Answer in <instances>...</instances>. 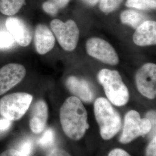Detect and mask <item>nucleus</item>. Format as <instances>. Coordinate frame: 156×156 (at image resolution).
<instances>
[{
	"instance_id": "2",
	"label": "nucleus",
	"mask_w": 156,
	"mask_h": 156,
	"mask_svg": "<svg viewBox=\"0 0 156 156\" xmlns=\"http://www.w3.org/2000/svg\"><path fill=\"white\" fill-rule=\"evenodd\" d=\"M94 114L100 128L101 137L105 140L112 138L122 127L121 117L110 102L100 97L95 101Z\"/></svg>"
},
{
	"instance_id": "20",
	"label": "nucleus",
	"mask_w": 156,
	"mask_h": 156,
	"mask_svg": "<svg viewBox=\"0 0 156 156\" xmlns=\"http://www.w3.org/2000/svg\"><path fill=\"white\" fill-rule=\"evenodd\" d=\"M16 150L23 155L31 156V154L33 151V144L32 141L29 139L23 140L19 145L18 149Z\"/></svg>"
},
{
	"instance_id": "14",
	"label": "nucleus",
	"mask_w": 156,
	"mask_h": 156,
	"mask_svg": "<svg viewBox=\"0 0 156 156\" xmlns=\"http://www.w3.org/2000/svg\"><path fill=\"white\" fill-rule=\"evenodd\" d=\"M48 118V108L44 101H37L33 107L30 120V127L35 134H40L45 129Z\"/></svg>"
},
{
	"instance_id": "9",
	"label": "nucleus",
	"mask_w": 156,
	"mask_h": 156,
	"mask_svg": "<svg viewBox=\"0 0 156 156\" xmlns=\"http://www.w3.org/2000/svg\"><path fill=\"white\" fill-rule=\"evenodd\" d=\"M26 74L25 67L17 63H9L0 68V95L21 82Z\"/></svg>"
},
{
	"instance_id": "15",
	"label": "nucleus",
	"mask_w": 156,
	"mask_h": 156,
	"mask_svg": "<svg viewBox=\"0 0 156 156\" xmlns=\"http://www.w3.org/2000/svg\"><path fill=\"white\" fill-rule=\"evenodd\" d=\"M147 17L143 13L132 9L126 10L121 13L120 20L123 24L136 28L146 20Z\"/></svg>"
},
{
	"instance_id": "25",
	"label": "nucleus",
	"mask_w": 156,
	"mask_h": 156,
	"mask_svg": "<svg viewBox=\"0 0 156 156\" xmlns=\"http://www.w3.org/2000/svg\"><path fill=\"white\" fill-rule=\"evenodd\" d=\"M46 156H71L67 151L60 149H53L47 154Z\"/></svg>"
},
{
	"instance_id": "21",
	"label": "nucleus",
	"mask_w": 156,
	"mask_h": 156,
	"mask_svg": "<svg viewBox=\"0 0 156 156\" xmlns=\"http://www.w3.org/2000/svg\"><path fill=\"white\" fill-rule=\"evenodd\" d=\"M15 40L11 34L6 32L0 33V48H6L11 46Z\"/></svg>"
},
{
	"instance_id": "12",
	"label": "nucleus",
	"mask_w": 156,
	"mask_h": 156,
	"mask_svg": "<svg viewBox=\"0 0 156 156\" xmlns=\"http://www.w3.org/2000/svg\"><path fill=\"white\" fill-rule=\"evenodd\" d=\"M133 41L136 45L146 46L156 45V22L146 20L136 30L133 35Z\"/></svg>"
},
{
	"instance_id": "27",
	"label": "nucleus",
	"mask_w": 156,
	"mask_h": 156,
	"mask_svg": "<svg viewBox=\"0 0 156 156\" xmlns=\"http://www.w3.org/2000/svg\"><path fill=\"white\" fill-rule=\"evenodd\" d=\"M108 156H131L127 151L121 149H115L111 151Z\"/></svg>"
},
{
	"instance_id": "28",
	"label": "nucleus",
	"mask_w": 156,
	"mask_h": 156,
	"mask_svg": "<svg viewBox=\"0 0 156 156\" xmlns=\"http://www.w3.org/2000/svg\"><path fill=\"white\" fill-rule=\"evenodd\" d=\"M146 118L148 119L151 124V129L154 128L156 129V111H151L146 115Z\"/></svg>"
},
{
	"instance_id": "17",
	"label": "nucleus",
	"mask_w": 156,
	"mask_h": 156,
	"mask_svg": "<svg viewBox=\"0 0 156 156\" xmlns=\"http://www.w3.org/2000/svg\"><path fill=\"white\" fill-rule=\"evenodd\" d=\"M126 5L144 11L156 9V0H127Z\"/></svg>"
},
{
	"instance_id": "26",
	"label": "nucleus",
	"mask_w": 156,
	"mask_h": 156,
	"mask_svg": "<svg viewBox=\"0 0 156 156\" xmlns=\"http://www.w3.org/2000/svg\"><path fill=\"white\" fill-rule=\"evenodd\" d=\"M0 156H25L20 153L16 149H8L2 152Z\"/></svg>"
},
{
	"instance_id": "22",
	"label": "nucleus",
	"mask_w": 156,
	"mask_h": 156,
	"mask_svg": "<svg viewBox=\"0 0 156 156\" xmlns=\"http://www.w3.org/2000/svg\"><path fill=\"white\" fill-rule=\"evenodd\" d=\"M43 10L48 15L54 16L57 15L59 9L53 3L47 1L42 4Z\"/></svg>"
},
{
	"instance_id": "24",
	"label": "nucleus",
	"mask_w": 156,
	"mask_h": 156,
	"mask_svg": "<svg viewBox=\"0 0 156 156\" xmlns=\"http://www.w3.org/2000/svg\"><path fill=\"white\" fill-rule=\"evenodd\" d=\"M12 126V121L5 118L0 119V133L9 130Z\"/></svg>"
},
{
	"instance_id": "30",
	"label": "nucleus",
	"mask_w": 156,
	"mask_h": 156,
	"mask_svg": "<svg viewBox=\"0 0 156 156\" xmlns=\"http://www.w3.org/2000/svg\"><path fill=\"white\" fill-rule=\"evenodd\" d=\"M86 4L91 6H94L96 5L100 0H82Z\"/></svg>"
},
{
	"instance_id": "13",
	"label": "nucleus",
	"mask_w": 156,
	"mask_h": 156,
	"mask_svg": "<svg viewBox=\"0 0 156 156\" xmlns=\"http://www.w3.org/2000/svg\"><path fill=\"white\" fill-rule=\"evenodd\" d=\"M67 88L80 101L91 102L94 94L89 83L83 79L74 76H69L66 81Z\"/></svg>"
},
{
	"instance_id": "16",
	"label": "nucleus",
	"mask_w": 156,
	"mask_h": 156,
	"mask_svg": "<svg viewBox=\"0 0 156 156\" xmlns=\"http://www.w3.org/2000/svg\"><path fill=\"white\" fill-rule=\"evenodd\" d=\"M26 0H0V12L6 16L16 15L24 5Z\"/></svg>"
},
{
	"instance_id": "10",
	"label": "nucleus",
	"mask_w": 156,
	"mask_h": 156,
	"mask_svg": "<svg viewBox=\"0 0 156 156\" xmlns=\"http://www.w3.org/2000/svg\"><path fill=\"white\" fill-rule=\"evenodd\" d=\"M6 27L17 44L26 47L32 40V31L27 24L17 17H9L6 20Z\"/></svg>"
},
{
	"instance_id": "18",
	"label": "nucleus",
	"mask_w": 156,
	"mask_h": 156,
	"mask_svg": "<svg viewBox=\"0 0 156 156\" xmlns=\"http://www.w3.org/2000/svg\"><path fill=\"white\" fill-rule=\"evenodd\" d=\"M123 0H100V9L105 13L115 11L120 5Z\"/></svg>"
},
{
	"instance_id": "6",
	"label": "nucleus",
	"mask_w": 156,
	"mask_h": 156,
	"mask_svg": "<svg viewBox=\"0 0 156 156\" xmlns=\"http://www.w3.org/2000/svg\"><path fill=\"white\" fill-rule=\"evenodd\" d=\"M50 27L64 50L71 51L76 48L79 38V30L73 20H69L63 22L59 19H54L50 22Z\"/></svg>"
},
{
	"instance_id": "1",
	"label": "nucleus",
	"mask_w": 156,
	"mask_h": 156,
	"mask_svg": "<svg viewBox=\"0 0 156 156\" xmlns=\"http://www.w3.org/2000/svg\"><path fill=\"white\" fill-rule=\"evenodd\" d=\"M60 118L64 133L72 140L82 138L89 128L87 111L82 101L75 96L65 101L60 109Z\"/></svg>"
},
{
	"instance_id": "3",
	"label": "nucleus",
	"mask_w": 156,
	"mask_h": 156,
	"mask_svg": "<svg viewBox=\"0 0 156 156\" xmlns=\"http://www.w3.org/2000/svg\"><path fill=\"white\" fill-rule=\"evenodd\" d=\"M98 79L104 87L108 99L113 105L122 106L128 102V89L117 71L102 69L98 74Z\"/></svg>"
},
{
	"instance_id": "7",
	"label": "nucleus",
	"mask_w": 156,
	"mask_h": 156,
	"mask_svg": "<svg viewBox=\"0 0 156 156\" xmlns=\"http://www.w3.org/2000/svg\"><path fill=\"white\" fill-rule=\"evenodd\" d=\"M88 55L101 62L111 66L119 63V57L115 49L109 42L99 38H91L86 42Z\"/></svg>"
},
{
	"instance_id": "29",
	"label": "nucleus",
	"mask_w": 156,
	"mask_h": 156,
	"mask_svg": "<svg viewBox=\"0 0 156 156\" xmlns=\"http://www.w3.org/2000/svg\"><path fill=\"white\" fill-rule=\"evenodd\" d=\"M53 3L60 9L66 7L69 2L70 0H48Z\"/></svg>"
},
{
	"instance_id": "11",
	"label": "nucleus",
	"mask_w": 156,
	"mask_h": 156,
	"mask_svg": "<svg viewBox=\"0 0 156 156\" xmlns=\"http://www.w3.org/2000/svg\"><path fill=\"white\" fill-rule=\"evenodd\" d=\"M55 37L52 31L45 24H39L35 30L34 44L39 55H45L52 50L55 45Z\"/></svg>"
},
{
	"instance_id": "8",
	"label": "nucleus",
	"mask_w": 156,
	"mask_h": 156,
	"mask_svg": "<svg viewBox=\"0 0 156 156\" xmlns=\"http://www.w3.org/2000/svg\"><path fill=\"white\" fill-rule=\"evenodd\" d=\"M135 83L140 93L146 98L153 100L156 96V65L146 63L137 71Z\"/></svg>"
},
{
	"instance_id": "23",
	"label": "nucleus",
	"mask_w": 156,
	"mask_h": 156,
	"mask_svg": "<svg viewBox=\"0 0 156 156\" xmlns=\"http://www.w3.org/2000/svg\"><path fill=\"white\" fill-rule=\"evenodd\" d=\"M146 156H156V137L155 135L146 148Z\"/></svg>"
},
{
	"instance_id": "4",
	"label": "nucleus",
	"mask_w": 156,
	"mask_h": 156,
	"mask_svg": "<svg viewBox=\"0 0 156 156\" xmlns=\"http://www.w3.org/2000/svg\"><path fill=\"white\" fill-rule=\"evenodd\" d=\"M33 99L32 95L18 92L0 99V115L11 121L20 119L28 111Z\"/></svg>"
},
{
	"instance_id": "19",
	"label": "nucleus",
	"mask_w": 156,
	"mask_h": 156,
	"mask_svg": "<svg viewBox=\"0 0 156 156\" xmlns=\"http://www.w3.org/2000/svg\"><path fill=\"white\" fill-rule=\"evenodd\" d=\"M55 140V133L51 128L47 129L42 136L38 140V144L42 147H47L51 145Z\"/></svg>"
},
{
	"instance_id": "5",
	"label": "nucleus",
	"mask_w": 156,
	"mask_h": 156,
	"mask_svg": "<svg viewBox=\"0 0 156 156\" xmlns=\"http://www.w3.org/2000/svg\"><path fill=\"white\" fill-rule=\"evenodd\" d=\"M150 120L146 118L142 119L138 112L131 110L125 116L123 133L120 138L122 144H128L140 136L148 134L151 130Z\"/></svg>"
}]
</instances>
